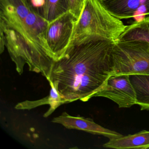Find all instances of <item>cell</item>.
Segmentation results:
<instances>
[{"instance_id":"obj_1","label":"cell","mask_w":149,"mask_h":149,"mask_svg":"<svg viewBox=\"0 0 149 149\" xmlns=\"http://www.w3.org/2000/svg\"><path fill=\"white\" fill-rule=\"evenodd\" d=\"M49 24L25 0H0V53L6 48L20 75L27 64L50 78L55 61L46 40Z\"/></svg>"},{"instance_id":"obj_7","label":"cell","mask_w":149,"mask_h":149,"mask_svg":"<svg viewBox=\"0 0 149 149\" xmlns=\"http://www.w3.org/2000/svg\"><path fill=\"white\" fill-rule=\"evenodd\" d=\"M114 17L119 19L132 18L141 20L149 15V0H100Z\"/></svg>"},{"instance_id":"obj_6","label":"cell","mask_w":149,"mask_h":149,"mask_svg":"<svg viewBox=\"0 0 149 149\" xmlns=\"http://www.w3.org/2000/svg\"><path fill=\"white\" fill-rule=\"evenodd\" d=\"M102 97L115 102L120 108H129L136 104V92L130 75L111 76L105 86L93 97Z\"/></svg>"},{"instance_id":"obj_9","label":"cell","mask_w":149,"mask_h":149,"mask_svg":"<svg viewBox=\"0 0 149 149\" xmlns=\"http://www.w3.org/2000/svg\"><path fill=\"white\" fill-rule=\"evenodd\" d=\"M103 146L117 149H149V131H141L134 134L111 139Z\"/></svg>"},{"instance_id":"obj_12","label":"cell","mask_w":149,"mask_h":149,"mask_svg":"<svg viewBox=\"0 0 149 149\" xmlns=\"http://www.w3.org/2000/svg\"><path fill=\"white\" fill-rule=\"evenodd\" d=\"M136 97V104L141 110H149V75H130Z\"/></svg>"},{"instance_id":"obj_4","label":"cell","mask_w":149,"mask_h":149,"mask_svg":"<svg viewBox=\"0 0 149 149\" xmlns=\"http://www.w3.org/2000/svg\"><path fill=\"white\" fill-rule=\"evenodd\" d=\"M111 76L149 75V44L117 41L111 53Z\"/></svg>"},{"instance_id":"obj_5","label":"cell","mask_w":149,"mask_h":149,"mask_svg":"<svg viewBox=\"0 0 149 149\" xmlns=\"http://www.w3.org/2000/svg\"><path fill=\"white\" fill-rule=\"evenodd\" d=\"M77 21L68 11L49 24L46 40L54 61L61 59L69 47Z\"/></svg>"},{"instance_id":"obj_3","label":"cell","mask_w":149,"mask_h":149,"mask_svg":"<svg viewBox=\"0 0 149 149\" xmlns=\"http://www.w3.org/2000/svg\"><path fill=\"white\" fill-rule=\"evenodd\" d=\"M126 26L121 19L109 13L100 0H85L82 12L76 22L70 44L87 37L115 42Z\"/></svg>"},{"instance_id":"obj_10","label":"cell","mask_w":149,"mask_h":149,"mask_svg":"<svg viewBox=\"0 0 149 149\" xmlns=\"http://www.w3.org/2000/svg\"><path fill=\"white\" fill-rule=\"evenodd\" d=\"M51 89L49 95L47 97L35 101H23L17 104L15 109L18 110H29L42 105L48 104L50 108L44 114V117L47 118L51 115L56 109L62 104L65 103L64 99L59 94L55 87L51 82H49Z\"/></svg>"},{"instance_id":"obj_13","label":"cell","mask_w":149,"mask_h":149,"mask_svg":"<svg viewBox=\"0 0 149 149\" xmlns=\"http://www.w3.org/2000/svg\"><path fill=\"white\" fill-rule=\"evenodd\" d=\"M68 11V0H44L42 16L49 23Z\"/></svg>"},{"instance_id":"obj_11","label":"cell","mask_w":149,"mask_h":149,"mask_svg":"<svg viewBox=\"0 0 149 149\" xmlns=\"http://www.w3.org/2000/svg\"><path fill=\"white\" fill-rule=\"evenodd\" d=\"M118 40L142 41L149 44V16L126 26Z\"/></svg>"},{"instance_id":"obj_15","label":"cell","mask_w":149,"mask_h":149,"mask_svg":"<svg viewBox=\"0 0 149 149\" xmlns=\"http://www.w3.org/2000/svg\"><path fill=\"white\" fill-rule=\"evenodd\" d=\"M25 1L30 7L35 12L42 16L44 0H25Z\"/></svg>"},{"instance_id":"obj_2","label":"cell","mask_w":149,"mask_h":149,"mask_svg":"<svg viewBox=\"0 0 149 149\" xmlns=\"http://www.w3.org/2000/svg\"><path fill=\"white\" fill-rule=\"evenodd\" d=\"M114 42L87 37L71 43L54 62L50 78L65 103L87 102L105 86L111 76Z\"/></svg>"},{"instance_id":"obj_8","label":"cell","mask_w":149,"mask_h":149,"mask_svg":"<svg viewBox=\"0 0 149 149\" xmlns=\"http://www.w3.org/2000/svg\"><path fill=\"white\" fill-rule=\"evenodd\" d=\"M52 122L59 124L66 129L84 131L91 134L102 135L110 139L123 136L115 131L109 130L97 124L93 119L82 116H70L64 112L58 116L54 118Z\"/></svg>"},{"instance_id":"obj_14","label":"cell","mask_w":149,"mask_h":149,"mask_svg":"<svg viewBox=\"0 0 149 149\" xmlns=\"http://www.w3.org/2000/svg\"><path fill=\"white\" fill-rule=\"evenodd\" d=\"M85 0H68L69 11L78 20L82 12Z\"/></svg>"}]
</instances>
